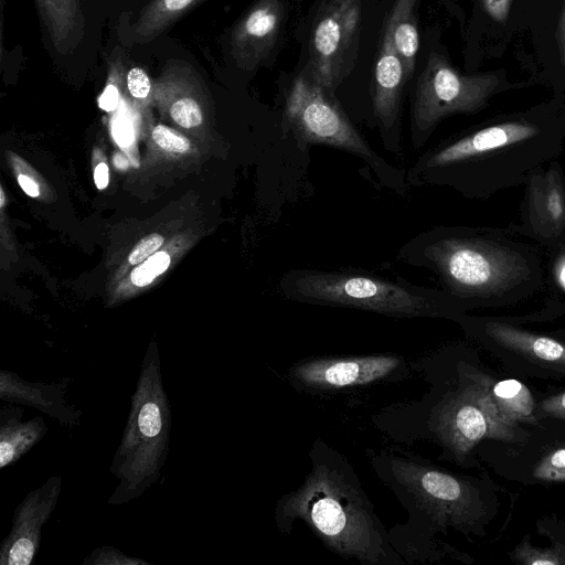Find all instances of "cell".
<instances>
[{
	"label": "cell",
	"mask_w": 565,
	"mask_h": 565,
	"mask_svg": "<svg viewBox=\"0 0 565 565\" xmlns=\"http://www.w3.org/2000/svg\"><path fill=\"white\" fill-rule=\"evenodd\" d=\"M397 259L433 273L466 311L519 305L548 289V254L510 224L434 226L406 242Z\"/></svg>",
	"instance_id": "obj_1"
},
{
	"label": "cell",
	"mask_w": 565,
	"mask_h": 565,
	"mask_svg": "<svg viewBox=\"0 0 565 565\" xmlns=\"http://www.w3.org/2000/svg\"><path fill=\"white\" fill-rule=\"evenodd\" d=\"M565 147V109L500 116L441 140L406 172L411 186H446L469 200L523 185Z\"/></svg>",
	"instance_id": "obj_2"
},
{
	"label": "cell",
	"mask_w": 565,
	"mask_h": 565,
	"mask_svg": "<svg viewBox=\"0 0 565 565\" xmlns=\"http://www.w3.org/2000/svg\"><path fill=\"white\" fill-rule=\"evenodd\" d=\"M302 519L321 541L344 557L392 563L387 537L366 497L348 471L316 462L305 482L277 507V522Z\"/></svg>",
	"instance_id": "obj_3"
},
{
	"label": "cell",
	"mask_w": 565,
	"mask_h": 565,
	"mask_svg": "<svg viewBox=\"0 0 565 565\" xmlns=\"http://www.w3.org/2000/svg\"><path fill=\"white\" fill-rule=\"evenodd\" d=\"M287 299L309 305L352 308L399 318H451L466 313L440 288L414 285L353 268L287 270L278 282Z\"/></svg>",
	"instance_id": "obj_4"
},
{
	"label": "cell",
	"mask_w": 565,
	"mask_h": 565,
	"mask_svg": "<svg viewBox=\"0 0 565 565\" xmlns=\"http://www.w3.org/2000/svg\"><path fill=\"white\" fill-rule=\"evenodd\" d=\"M171 406L166 393L158 348L149 345L140 367L130 409L109 471L119 480L107 499L129 503L159 481L169 454Z\"/></svg>",
	"instance_id": "obj_5"
},
{
	"label": "cell",
	"mask_w": 565,
	"mask_h": 565,
	"mask_svg": "<svg viewBox=\"0 0 565 565\" xmlns=\"http://www.w3.org/2000/svg\"><path fill=\"white\" fill-rule=\"evenodd\" d=\"M284 124L305 145H323L364 161L379 181L399 193L406 190V173L383 159L353 126L332 92L309 74L298 75L285 98Z\"/></svg>",
	"instance_id": "obj_6"
},
{
	"label": "cell",
	"mask_w": 565,
	"mask_h": 565,
	"mask_svg": "<svg viewBox=\"0 0 565 565\" xmlns=\"http://www.w3.org/2000/svg\"><path fill=\"white\" fill-rule=\"evenodd\" d=\"M500 88L498 75H462L444 56L431 53L415 87L411 115L412 146L422 148L446 117L479 113Z\"/></svg>",
	"instance_id": "obj_7"
},
{
	"label": "cell",
	"mask_w": 565,
	"mask_h": 565,
	"mask_svg": "<svg viewBox=\"0 0 565 565\" xmlns=\"http://www.w3.org/2000/svg\"><path fill=\"white\" fill-rule=\"evenodd\" d=\"M361 0H328L315 21L306 72L332 92L351 71L358 51Z\"/></svg>",
	"instance_id": "obj_8"
},
{
	"label": "cell",
	"mask_w": 565,
	"mask_h": 565,
	"mask_svg": "<svg viewBox=\"0 0 565 565\" xmlns=\"http://www.w3.org/2000/svg\"><path fill=\"white\" fill-rule=\"evenodd\" d=\"M518 223L510 224L546 253L565 248V172L557 159L527 178Z\"/></svg>",
	"instance_id": "obj_9"
},
{
	"label": "cell",
	"mask_w": 565,
	"mask_h": 565,
	"mask_svg": "<svg viewBox=\"0 0 565 565\" xmlns=\"http://www.w3.org/2000/svg\"><path fill=\"white\" fill-rule=\"evenodd\" d=\"M512 422L499 412L483 384L469 387L441 409L438 431L458 455L470 451L484 438L511 439Z\"/></svg>",
	"instance_id": "obj_10"
},
{
	"label": "cell",
	"mask_w": 565,
	"mask_h": 565,
	"mask_svg": "<svg viewBox=\"0 0 565 565\" xmlns=\"http://www.w3.org/2000/svg\"><path fill=\"white\" fill-rule=\"evenodd\" d=\"M392 469L398 483L436 521L460 524L472 519L473 493L461 480L403 460H394Z\"/></svg>",
	"instance_id": "obj_11"
},
{
	"label": "cell",
	"mask_w": 565,
	"mask_h": 565,
	"mask_svg": "<svg viewBox=\"0 0 565 565\" xmlns=\"http://www.w3.org/2000/svg\"><path fill=\"white\" fill-rule=\"evenodd\" d=\"M62 477H50L17 505L9 534L0 546V565H30L36 555L42 527L52 515L62 492Z\"/></svg>",
	"instance_id": "obj_12"
},
{
	"label": "cell",
	"mask_w": 565,
	"mask_h": 565,
	"mask_svg": "<svg viewBox=\"0 0 565 565\" xmlns=\"http://www.w3.org/2000/svg\"><path fill=\"white\" fill-rule=\"evenodd\" d=\"M406 82L403 61L385 28L374 65L372 105L382 143L396 156L402 153L399 111Z\"/></svg>",
	"instance_id": "obj_13"
},
{
	"label": "cell",
	"mask_w": 565,
	"mask_h": 565,
	"mask_svg": "<svg viewBox=\"0 0 565 565\" xmlns=\"http://www.w3.org/2000/svg\"><path fill=\"white\" fill-rule=\"evenodd\" d=\"M399 364L401 360L392 355L320 359L297 364L291 376L311 388H343L384 379Z\"/></svg>",
	"instance_id": "obj_14"
},
{
	"label": "cell",
	"mask_w": 565,
	"mask_h": 565,
	"mask_svg": "<svg viewBox=\"0 0 565 565\" xmlns=\"http://www.w3.org/2000/svg\"><path fill=\"white\" fill-rule=\"evenodd\" d=\"M284 19L282 0H257L235 25L231 53L244 71L257 67L273 50Z\"/></svg>",
	"instance_id": "obj_15"
},
{
	"label": "cell",
	"mask_w": 565,
	"mask_h": 565,
	"mask_svg": "<svg viewBox=\"0 0 565 565\" xmlns=\"http://www.w3.org/2000/svg\"><path fill=\"white\" fill-rule=\"evenodd\" d=\"M458 320L498 347L565 369V344L554 338L525 330L507 319L470 318L465 313Z\"/></svg>",
	"instance_id": "obj_16"
},
{
	"label": "cell",
	"mask_w": 565,
	"mask_h": 565,
	"mask_svg": "<svg viewBox=\"0 0 565 565\" xmlns=\"http://www.w3.org/2000/svg\"><path fill=\"white\" fill-rule=\"evenodd\" d=\"M70 379L56 383L32 382L12 371H0V399L21 406H31L56 419L60 424L75 427L81 423L82 411L70 403L66 395Z\"/></svg>",
	"instance_id": "obj_17"
},
{
	"label": "cell",
	"mask_w": 565,
	"mask_h": 565,
	"mask_svg": "<svg viewBox=\"0 0 565 565\" xmlns=\"http://www.w3.org/2000/svg\"><path fill=\"white\" fill-rule=\"evenodd\" d=\"M198 72L183 61H169L153 84V95L162 103L170 118L180 127L191 129L203 124V108L196 97Z\"/></svg>",
	"instance_id": "obj_18"
},
{
	"label": "cell",
	"mask_w": 565,
	"mask_h": 565,
	"mask_svg": "<svg viewBox=\"0 0 565 565\" xmlns=\"http://www.w3.org/2000/svg\"><path fill=\"white\" fill-rule=\"evenodd\" d=\"M24 408L8 403L0 408V468L19 461L38 445L47 433L43 417L22 420Z\"/></svg>",
	"instance_id": "obj_19"
},
{
	"label": "cell",
	"mask_w": 565,
	"mask_h": 565,
	"mask_svg": "<svg viewBox=\"0 0 565 565\" xmlns=\"http://www.w3.org/2000/svg\"><path fill=\"white\" fill-rule=\"evenodd\" d=\"M52 46L60 54L75 50L84 34L79 0H35Z\"/></svg>",
	"instance_id": "obj_20"
},
{
	"label": "cell",
	"mask_w": 565,
	"mask_h": 565,
	"mask_svg": "<svg viewBox=\"0 0 565 565\" xmlns=\"http://www.w3.org/2000/svg\"><path fill=\"white\" fill-rule=\"evenodd\" d=\"M415 4L416 0H395L385 25L403 61L406 81L413 76L419 50Z\"/></svg>",
	"instance_id": "obj_21"
},
{
	"label": "cell",
	"mask_w": 565,
	"mask_h": 565,
	"mask_svg": "<svg viewBox=\"0 0 565 565\" xmlns=\"http://www.w3.org/2000/svg\"><path fill=\"white\" fill-rule=\"evenodd\" d=\"M204 0H151L134 24L132 40L146 43Z\"/></svg>",
	"instance_id": "obj_22"
},
{
	"label": "cell",
	"mask_w": 565,
	"mask_h": 565,
	"mask_svg": "<svg viewBox=\"0 0 565 565\" xmlns=\"http://www.w3.org/2000/svg\"><path fill=\"white\" fill-rule=\"evenodd\" d=\"M501 415L510 422H531L535 407L530 390L514 379L484 385Z\"/></svg>",
	"instance_id": "obj_23"
},
{
	"label": "cell",
	"mask_w": 565,
	"mask_h": 565,
	"mask_svg": "<svg viewBox=\"0 0 565 565\" xmlns=\"http://www.w3.org/2000/svg\"><path fill=\"white\" fill-rule=\"evenodd\" d=\"M83 565H149L146 559L129 556L114 546H100L92 551L82 562Z\"/></svg>",
	"instance_id": "obj_24"
},
{
	"label": "cell",
	"mask_w": 565,
	"mask_h": 565,
	"mask_svg": "<svg viewBox=\"0 0 565 565\" xmlns=\"http://www.w3.org/2000/svg\"><path fill=\"white\" fill-rule=\"evenodd\" d=\"M152 139L163 150L174 153H184L191 146L186 137L164 125L153 128Z\"/></svg>",
	"instance_id": "obj_25"
},
{
	"label": "cell",
	"mask_w": 565,
	"mask_h": 565,
	"mask_svg": "<svg viewBox=\"0 0 565 565\" xmlns=\"http://www.w3.org/2000/svg\"><path fill=\"white\" fill-rule=\"evenodd\" d=\"M126 86L129 95L138 100H147L153 94V83L148 73L139 66L131 67L126 74Z\"/></svg>",
	"instance_id": "obj_26"
},
{
	"label": "cell",
	"mask_w": 565,
	"mask_h": 565,
	"mask_svg": "<svg viewBox=\"0 0 565 565\" xmlns=\"http://www.w3.org/2000/svg\"><path fill=\"white\" fill-rule=\"evenodd\" d=\"M548 254V291L565 296V248Z\"/></svg>",
	"instance_id": "obj_27"
},
{
	"label": "cell",
	"mask_w": 565,
	"mask_h": 565,
	"mask_svg": "<svg viewBox=\"0 0 565 565\" xmlns=\"http://www.w3.org/2000/svg\"><path fill=\"white\" fill-rule=\"evenodd\" d=\"M535 475L545 480H565V448L552 452L537 467Z\"/></svg>",
	"instance_id": "obj_28"
},
{
	"label": "cell",
	"mask_w": 565,
	"mask_h": 565,
	"mask_svg": "<svg viewBox=\"0 0 565 565\" xmlns=\"http://www.w3.org/2000/svg\"><path fill=\"white\" fill-rule=\"evenodd\" d=\"M163 243V237L160 234L153 233L142 238L128 256V262L131 265L141 264L159 249Z\"/></svg>",
	"instance_id": "obj_29"
},
{
	"label": "cell",
	"mask_w": 565,
	"mask_h": 565,
	"mask_svg": "<svg viewBox=\"0 0 565 565\" xmlns=\"http://www.w3.org/2000/svg\"><path fill=\"white\" fill-rule=\"evenodd\" d=\"M541 411L546 416L565 420V392L544 399L541 403Z\"/></svg>",
	"instance_id": "obj_30"
},
{
	"label": "cell",
	"mask_w": 565,
	"mask_h": 565,
	"mask_svg": "<svg viewBox=\"0 0 565 565\" xmlns=\"http://www.w3.org/2000/svg\"><path fill=\"white\" fill-rule=\"evenodd\" d=\"M486 12L491 19L504 22L509 15L511 0H482Z\"/></svg>",
	"instance_id": "obj_31"
},
{
	"label": "cell",
	"mask_w": 565,
	"mask_h": 565,
	"mask_svg": "<svg viewBox=\"0 0 565 565\" xmlns=\"http://www.w3.org/2000/svg\"><path fill=\"white\" fill-rule=\"evenodd\" d=\"M157 277L149 264L145 260L138 267L132 269L130 278L134 285L143 287L149 285Z\"/></svg>",
	"instance_id": "obj_32"
},
{
	"label": "cell",
	"mask_w": 565,
	"mask_h": 565,
	"mask_svg": "<svg viewBox=\"0 0 565 565\" xmlns=\"http://www.w3.org/2000/svg\"><path fill=\"white\" fill-rule=\"evenodd\" d=\"M119 100V93L116 86L109 84L99 98V107L106 111L114 110Z\"/></svg>",
	"instance_id": "obj_33"
},
{
	"label": "cell",
	"mask_w": 565,
	"mask_h": 565,
	"mask_svg": "<svg viewBox=\"0 0 565 565\" xmlns=\"http://www.w3.org/2000/svg\"><path fill=\"white\" fill-rule=\"evenodd\" d=\"M115 138L120 146L128 147L134 140V132L126 121L117 122L114 129Z\"/></svg>",
	"instance_id": "obj_34"
},
{
	"label": "cell",
	"mask_w": 565,
	"mask_h": 565,
	"mask_svg": "<svg viewBox=\"0 0 565 565\" xmlns=\"http://www.w3.org/2000/svg\"><path fill=\"white\" fill-rule=\"evenodd\" d=\"M94 181L98 190H104L108 185L109 175L106 163L100 162L94 171Z\"/></svg>",
	"instance_id": "obj_35"
},
{
	"label": "cell",
	"mask_w": 565,
	"mask_h": 565,
	"mask_svg": "<svg viewBox=\"0 0 565 565\" xmlns=\"http://www.w3.org/2000/svg\"><path fill=\"white\" fill-rule=\"evenodd\" d=\"M18 182L22 190L31 198H36L40 194L39 185L28 175L19 174Z\"/></svg>",
	"instance_id": "obj_36"
},
{
	"label": "cell",
	"mask_w": 565,
	"mask_h": 565,
	"mask_svg": "<svg viewBox=\"0 0 565 565\" xmlns=\"http://www.w3.org/2000/svg\"><path fill=\"white\" fill-rule=\"evenodd\" d=\"M114 164L118 168V169H127L128 166H129V161L128 159L122 154V153H117L115 154L114 157Z\"/></svg>",
	"instance_id": "obj_37"
},
{
	"label": "cell",
	"mask_w": 565,
	"mask_h": 565,
	"mask_svg": "<svg viewBox=\"0 0 565 565\" xmlns=\"http://www.w3.org/2000/svg\"><path fill=\"white\" fill-rule=\"evenodd\" d=\"M562 55H563V61L565 63V18H564L563 29H562Z\"/></svg>",
	"instance_id": "obj_38"
},
{
	"label": "cell",
	"mask_w": 565,
	"mask_h": 565,
	"mask_svg": "<svg viewBox=\"0 0 565 565\" xmlns=\"http://www.w3.org/2000/svg\"><path fill=\"white\" fill-rule=\"evenodd\" d=\"M6 204V195L2 188H0V207H3Z\"/></svg>",
	"instance_id": "obj_39"
}]
</instances>
